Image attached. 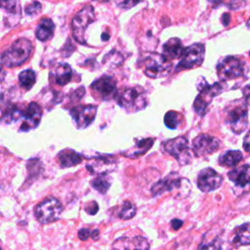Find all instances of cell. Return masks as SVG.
<instances>
[{
	"mask_svg": "<svg viewBox=\"0 0 250 250\" xmlns=\"http://www.w3.org/2000/svg\"><path fill=\"white\" fill-rule=\"evenodd\" d=\"M229 181L234 185L238 194H244L250 191V165L244 164L238 166L228 173Z\"/></svg>",
	"mask_w": 250,
	"mask_h": 250,
	"instance_id": "cell-14",
	"label": "cell"
},
{
	"mask_svg": "<svg viewBox=\"0 0 250 250\" xmlns=\"http://www.w3.org/2000/svg\"><path fill=\"white\" fill-rule=\"evenodd\" d=\"M247 26H248V28H250V19H249V21L247 22Z\"/></svg>",
	"mask_w": 250,
	"mask_h": 250,
	"instance_id": "cell-43",
	"label": "cell"
},
{
	"mask_svg": "<svg viewBox=\"0 0 250 250\" xmlns=\"http://www.w3.org/2000/svg\"><path fill=\"white\" fill-rule=\"evenodd\" d=\"M91 185L100 193H105L111 185V181L106 173H103L92 180Z\"/></svg>",
	"mask_w": 250,
	"mask_h": 250,
	"instance_id": "cell-28",
	"label": "cell"
},
{
	"mask_svg": "<svg viewBox=\"0 0 250 250\" xmlns=\"http://www.w3.org/2000/svg\"><path fill=\"white\" fill-rule=\"evenodd\" d=\"M117 104L129 112H137L146 107L147 98L146 91L139 86L129 87L116 94Z\"/></svg>",
	"mask_w": 250,
	"mask_h": 250,
	"instance_id": "cell-3",
	"label": "cell"
},
{
	"mask_svg": "<svg viewBox=\"0 0 250 250\" xmlns=\"http://www.w3.org/2000/svg\"><path fill=\"white\" fill-rule=\"evenodd\" d=\"M183 121V115L177 111L170 110L164 116V123L170 129H176Z\"/></svg>",
	"mask_w": 250,
	"mask_h": 250,
	"instance_id": "cell-30",
	"label": "cell"
},
{
	"mask_svg": "<svg viewBox=\"0 0 250 250\" xmlns=\"http://www.w3.org/2000/svg\"><path fill=\"white\" fill-rule=\"evenodd\" d=\"M1 8L8 18V25L16 24L21 18V6L19 0H1Z\"/></svg>",
	"mask_w": 250,
	"mask_h": 250,
	"instance_id": "cell-20",
	"label": "cell"
},
{
	"mask_svg": "<svg viewBox=\"0 0 250 250\" xmlns=\"http://www.w3.org/2000/svg\"><path fill=\"white\" fill-rule=\"evenodd\" d=\"M190 188L191 186L188 180L179 178L177 174L173 173L155 183L151 188V192L155 196L164 192L172 191L178 198H183L188 195Z\"/></svg>",
	"mask_w": 250,
	"mask_h": 250,
	"instance_id": "cell-2",
	"label": "cell"
},
{
	"mask_svg": "<svg viewBox=\"0 0 250 250\" xmlns=\"http://www.w3.org/2000/svg\"><path fill=\"white\" fill-rule=\"evenodd\" d=\"M102 39H103V40H104V41L108 40V39H109V34H107V33H104V34L102 35Z\"/></svg>",
	"mask_w": 250,
	"mask_h": 250,
	"instance_id": "cell-42",
	"label": "cell"
},
{
	"mask_svg": "<svg viewBox=\"0 0 250 250\" xmlns=\"http://www.w3.org/2000/svg\"><path fill=\"white\" fill-rule=\"evenodd\" d=\"M84 210L89 215H95L99 211V205L96 201H91L86 203V205L84 206Z\"/></svg>",
	"mask_w": 250,
	"mask_h": 250,
	"instance_id": "cell-34",
	"label": "cell"
},
{
	"mask_svg": "<svg viewBox=\"0 0 250 250\" xmlns=\"http://www.w3.org/2000/svg\"><path fill=\"white\" fill-rule=\"evenodd\" d=\"M62 210L63 207L62 203L57 198L49 196L36 206L34 215L41 224H50L61 218Z\"/></svg>",
	"mask_w": 250,
	"mask_h": 250,
	"instance_id": "cell-5",
	"label": "cell"
},
{
	"mask_svg": "<svg viewBox=\"0 0 250 250\" xmlns=\"http://www.w3.org/2000/svg\"><path fill=\"white\" fill-rule=\"evenodd\" d=\"M244 73L243 63L233 56H228L217 65V74L223 81L236 79Z\"/></svg>",
	"mask_w": 250,
	"mask_h": 250,
	"instance_id": "cell-10",
	"label": "cell"
},
{
	"mask_svg": "<svg viewBox=\"0 0 250 250\" xmlns=\"http://www.w3.org/2000/svg\"><path fill=\"white\" fill-rule=\"evenodd\" d=\"M72 78V69L69 64L60 62L51 71L52 81L59 86H64L70 82Z\"/></svg>",
	"mask_w": 250,
	"mask_h": 250,
	"instance_id": "cell-18",
	"label": "cell"
},
{
	"mask_svg": "<svg viewBox=\"0 0 250 250\" xmlns=\"http://www.w3.org/2000/svg\"><path fill=\"white\" fill-rule=\"evenodd\" d=\"M36 82V74L31 69H26L19 74V83L24 90H30Z\"/></svg>",
	"mask_w": 250,
	"mask_h": 250,
	"instance_id": "cell-27",
	"label": "cell"
},
{
	"mask_svg": "<svg viewBox=\"0 0 250 250\" xmlns=\"http://www.w3.org/2000/svg\"><path fill=\"white\" fill-rule=\"evenodd\" d=\"M171 226H172L173 229L177 230V229H179L183 226V221H181L179 219H173L171 221Z\"/></svg>",
	"mask_w": 250,
	"mask_h": 250,
	"instance_id": "cell-38",
	"label": "cell"
},
{
	"mask_svg": "<svg viewBox=\"0 0 250 250\" xmlns=\"http://www.w3.org/2000/svg\"><path fill=\"white\" fill-rule=\"evenodd\" d=\"M164 149L181 165L188 164L192 159V150L185 137H177L164 143Z\"/></svg>",
	"mask_w": 250,
	"mask_h": 250,
	"instance_id": "cell-8",
	"label": "cell"
},
{
	"mask_svg": "<svg viewBox=\"0 0 250 250\" xmlns=\"http://www.w3.org/2000/svg\"><path fill=\"white\" fill-rule=\"evenodd\" d=\"M242 160V153L239 150H228L219 157V164L225 167H234Z\"/></svg>",
	"mask_w": 250,
	"mask_h": 250,
	"instance_id": "cell-26",
	"label": "cell"
},
{
	"mask_svg": "<svg viewBox=\"0 0 250 250\" xmlns=\"http://www.w3.org/2000/svg\"><path fill=\"white\" fill-rule=\"evenodd\" d=\"M223 177L212 168L202 169L197 176V187L201 191L210 192L221 187Z\"/></svg>",
	"mask_w": 250,
	"mask_h": 250,
	"instance_id": "cell-16",
	"label": "cell"
},
{
	"mask_svg": "<svg viewBox=\"0 0 250 250\" xmlns=\"http://www.w3.org/2000/svg\"><path fill=\"white\" fill-rule=\"evenodd\" d=\"M32 43L26 38L17 39L1 55V64L4 67L13 68L21 65L31 55Z\"/></svg>",
	"mask_w": 250,
	"mask_h": 250,
	"instance_id": "cell-1",
	"label": "cell"
},
{
	"mask_svg": "<svg viewBox=\"0 0 250 250\" xmlns=\"http://www.w3.org/2000/svg\"><path fill=\"white\" fill-rule=\"evenodd\" d=\"M58 159L62 168H68L80 163L83 160V157L76 151L70 148H66L58 154Z\"/></svg>",
	"mask_w": 250,
	"mask_h": 250,
	"instance_id": "cell-24",
	"label": "cell"
},
{
	"mask_svg": "<svg viewBox=\"0 0 250 250\" xmlns=\"http://www.w3.org/2000/svg\"><path fill=\"white\" fill-rule=\"evenodd\" d=\"M42 10V5L38 1H32L24 7V12L27 16H36Z\"/></svg>",
	"mask_w": 250,
	"mask_h": 250,
	"instance_id": "cell-32",
	"label": "cell"
},
{
	"mask_svg": "<svg viewBox=\"0 0 250 250\" xmlns=\"http://www.w3.org/2000/svg\"><path fill=\"white\" fill-rule=\"evenodd\" d=\"M185 48L179 38H171L163 45V53L169 60L181 58Z\"/></svg>",
	"mask_w": 250,
	"mask_h": 250,
	"instance_id": "cell-23",
	"label": "cell"
},
{
	"mask_svg": "<svg viewBox=\"0 0 250 250\" xmlns=\"http://www.w3.org/2000/svg\"><path fill=\"white\" fill-rule=\"evenodd\" d=\"M55 24L53 21L49 18H43L38 22L35 29V36L38 40L45 42L50 40L54 35Z\"/></svg>",
	"mask_w": 250,
	"mask_h": 250,
	"instance_id": "cell-22",
	"label": "cell"
},
{
	"mask_svg": "<svg viewBox=\"0 0 250 250\" xmlns=\"http://www.w3.org/2000/svg\"><path fill=\"white\" fill-rule=\"evenodd\" d=\"M91 235V232L89 231L88 229H79L78 231V237L81 239V240H87L89 238V236Z\"/></svg>",
	"mask_w": 250,
	"mask_h": 250,
	"instance_id": "cell-35",
	"label": "cell"
},
{
	"mask_svg": "<svg viewBox=\"0 0 250 250\" xmlns=\"http://www.w3.org/2000/svg\"><path fill=\"white\" fill-rule=\"evenodd\" d=\"M242 93H243V98H244L245 104L247 105H250V85H247L246 87H244L242 90Z\"/></svg>",
	"mask_w": 250,
	"mask_h": 250,
	"instance_id": "cell-36",
	"label": "cell"
},
{
	"mask_svg": "<svg viewBox=\"0 0 250 250\" xmlns=\"http://www.w3.org/2000/svg\"><path fill=\"white\" fill-rule=\"evenodd\" d=\"M145 74L152 79L162 78L168 75L172 69V63L165 55L157 53L148 54L142 62Z\"/></svg>",
	"mask_w": 250,
	"mask_h": 250,
	"instance_id": "cell-4",
	"label": "cell"
},
{
	"mask_svg": "<svg viewBox=\"0 0 250 250\" xmlns=\"http://www.w3.org/2000/svg\"><path fill=\"white\" fill-rule=\"evenodd\" d=\"M23 121L21 125L20 131L27 132L34 128H36L42 117V108L41 106L35 103L31 102L26 109L23 111Z\"/></svg>",
	"mask_w": 250,
	"mask_h": 250,
	"instance_id": "cell-17",
	"label": "cell"
},
{
	"mask_svg": "<svg viewBox=\"0 0 250 250\" xmlns=\"http://www.w3.org/2000/svg\"><path fill=\"white\" fill-rule=\"evenodd\" d=\"M226 122L235 134H241L248 125V110L244 104H235L228 109Z\"/></svg>",
	"mask_w": 250,
	"mask_h": 250,
	"instance_id": "cell-11",
	"label": "cell"
},
{
	"mask_svg": "<svg viewBox=\"0 0 250 250\" xmlns=\"http://www.w3.org/2000/svg\"><path fill=\"white\" fill-rule=\"evenodd\" d=\"M98 1H103V2H105V1H108V0H98Z\"/></svg>",
	"mask_w": 250,
	"mask_h": 250,
	"instance_id": "cell-44",
	"label": "cell"
},
{
	"mask_svg": "<svg viewBox=\"0 0 250 250\" xmlns=\"http://www.w3.org/2000/svg\"><path fill=\"white\" fill-rule=\"evenodd\" d=\"M197 88L199 90V94L194 100L193 107L195 112L202 116L206 113L212 99L222 93L223 86L221 83H214L213 85H209L203 80V83L198 85Z\"/></svg>",
	"mask_w": 250,
	"mask_h": 250,
	"instance_id": "cell-7",
	"label": "cell"
},
{
	"mask_svg": "<svg viewBox=\"0 0 250 250\" xmlns=\"http://www.w3.org/2000/svg\"><path fill=\"white\" fill-rule=\"evenodd\" d=\"M114 1H115L116 5L119 8L128 10V9H131V8L135 7L136 5H138L143 0H114Z\"/></svg>",
	"mask_w": 250,
	"mask_h": 250,
	"instance_id": "cell-33",
	"label": "cell"
},
{
	"mask_svg": "<svg viewBox=\"0 0 250 250\" xmlns=\"http://www.w3.org/2000/svg\"><path fill=\"white\" fill-rule=\"evenodd\" d=\"M230 243L234 246H244L250 244V223H245L237 227L230 235Z\"/></svg>",
	"mask_w": 250,
	"mask_h": 250,
	"instance_id": "cell-21",
	"label": "cell"
},
{
	"mask_svg": "<svg viewBox=\"0 0 250 250\" xmlns=\"http://www.w3.org/2000/svg\"><path fill=\"white\" fill-rule=\"evenodd\" d=\"M207 1L212 5H218V4H221L223 2V0H207Z\"/></svg>",
	"mask_w": 250,
	"mask_h": 250,
	"instance_id": "cell-41",
	"label": "cell"
},
{
	"mask_svg": "<svg viewBox=\"0 0 250 250\" xmlns=\"http://www.w3.org/2000/svg\"><path fill=\"white\" fill-rule=\"evenodd\" d=\"M152 145H153V139H151V138L137 141L135 146L132 147L131 149H129L127 152H124V154L127 157L136 158L140 155L145 154L152 146Z\"/></svg>",
	"mask_w": 250,
	"mask_h": 250,
	"instance_id": "cell-25",
	"label": "cell"
},
{
	"mask_svg": "<svg viewBox=\"0 0 250 250\" xmlns=\"http://www.w3.org/2000/svg\"><path fill=\"white\" fill-rule=\"evenodd\" d=\"M220 140L209 134H199L192 141V151L196 156H204L218 150Z\"/></svg>",
	"mask_w": 250,
	"mask_h": 250,
	"instance_id": "cell-15",
	"label": "cell"
},
{
	"mask_svg": "<svg viewBox=\"0 0 250 250\" xmlns=\"http://www.w3.org/2000/svg\"><path fill=\"white\" fill-rule=\"evenodd\" d=\"M99 229H94L92 232H91V236L94 238V239H98L99 238Z\"/></svg>",
	"mask_w": 250,
	"mask_h": 250,
	"instance_id": "cell-40",
	"label": "cell"
},
{
	"mask_svg": "<svg viewBox=\"0 0 250 250\" xmlns=\"http://www.w3.org/2000/svg\"><path fill=\"white\" fill-rule=\"evenodd\" d=\"M204 55L205 47L203 44L195 43L190 45L185 49L176 69L179 71L198 67L204 61Z\"/></svg>",
	"mask_w": 250,
	"mask_h": 250,
	"instance_id": "cell-9",
	"label": "cell"
},
{
	"mask_svg": "<svg viewBox=\"0 0 250 250\" xmlns=\"http://www.w3.org/2000/svg\"><path fill=\"white\" fill-rule=\"evenodd\" d=\"M23 114V111L17 107L16 105H11L7 107V109H3L2 111V122L3 123H12L14 121H17L21 115Z\"/></svg>",
	"mask_w": 250,
	"mask_h": 250,
	"instance_id": "cell-29",
	"label": "cell"
},
{
	"mask_svg": "<svg viewBox=\"0 0 250 250\" xmlns=\"http://www.w3.org/2000/svg\"><path fill=\"white\" fill-rule=\"evenodd\" d=\"M95 21V11L91 5L84 6L72 19L71 29L74 39L80 44H86L85 31Z\"/></svg>",
	"mask_w": 250,
	"mask_h": 250,
	"instance_id": "cell-6",
	"label": "cell"
},
{
	"mask_svg": "<svg viewBox=\"0 0 250 250\" xmlns=\"http://www.w3.org/2000/svg\"><path fill=\"white\" fill-rule=\"evenodd\" d=\"M243 148L246 151H250V131L247 132V134L244 137V141H243Z\"/></svg>",
	"mask_w": 250,
	"mask_h": 250,
	"instance_id": "cell-37",
	"label": "cell"
},
{
	"mask_svg": "<svg viewBox=\"0 0 250 250\" xmlns=\"http://www.w3.org/2000/svg\"><path fill=\"white\" fill-rule=\"evenodd\" d=\"M97 105L94 104H79L70 108L69 114L76 127L78 129H84L94 121L97 114Z\"/></svg>",
	"mask_w": 250,
	"mask_h": 250,
	"instance_id": "cell-13",
	"label": "cell"
},
{
	"mask_svg": "<svg viewBox=\"0 0 250 250\" xmlns=\"http://www.w3.org/2000/svg\"><path fill=\"white\" fill-rule=\"evenodd\" d=\"M137 213V207L131 201H125L118 213V217L122 220H129Z\"/></svg>",
	"mask_w": 250,
	"mask_h": 250,
	"instance_id": "cell-31",
	"label": "cell"
},
{
	"mask_svg": "<svg viewBox=\"0 0 250 250\" xmlns=\"http://www.w3.org/2000/svg\"><path fill=\"white\" fill-rule=\"evenodd\" d=\"M229 20H230V15L229 13H225L223 16H222V22L225 26H227L229 22Z\"/></svg>",
	"mask_w": 250,
	"mask_h": 250,
	"instance_id": "cell-39",
	"label": "cell"
},
{
	"mask_svg": "<svg viewBox=\"0 0 250 250\" xmlns=\"http://www.w3.org/2000/svg\"><path fill=\"white\" fill-rule=\"evenodd\" d=\"M113 248L117 249H148L149 243L144 236L137 235L132 238L121 237L114 241Z\"/></svg>",
	"mask_w": 250,
	"mask_h": 250,
	"instance_id": "cell-19",
	"label": "cell"
},
{
	"mask_svg": "<svg viewBox=\"0 0 250 250\" xmlns=\"http://www.w3.org/2000/svg\"><path fill=\"white\" fill-rule=\"evenodd\" d=\"M91 90L99 99L108 101L115 98L117 94L116 81L109 75H103L91 84Z\"/></svg>",
	"mask_w": 250,
	"mask_h": 250,
	"instance_id": "cell-12",
	"label": "cell"
}]
</instances>
